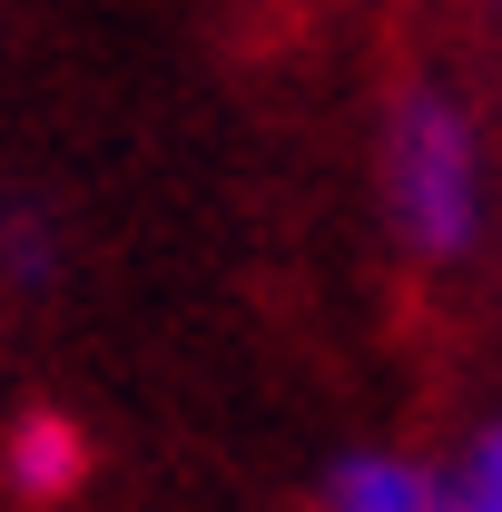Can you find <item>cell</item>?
<instances>
[{"label": "cell", "mask_w": 502, "mask_h": 512, "mask_svg": "<svg viewBox=\"0 0 502 512\" xmlns=\"http://www.w3.org/2000/svg\"><path fill=\"white\" fill-rule=\"evenodd\" d=\"M315 512H443V453L424 444H345L315 483Z\"/></svg>", "instance_id": "7a4b0ae2"}, {"label": "cell", "mask_w": 502, "mask_h": 512, "mask_svg": "<svg viewBox=\"0 0 502 512\" xmlns=\"http://www.w3.org/2000/svg\"><path fill=\"white\" fill-rule=\"evenodd\" d=\"M483 10H502V0H483Z\"/></svg>", "instance_id": "5b68a950"}, {"label": "cell", "mask_w": 502, "mask_h": 512, "mask_svg": "<svg viewBox=\"0 0 502 512\" xmlns=\"http://www.w3.org/2000/svg\"><path fill=\"white\" fill-rule=\"evenodd\" d=\"M79 473H89V434H79L69 414H20V424H10V444H0V483H10L20 503H69Z\"/></svg>", "instance_id": "3957f363"}, {"label": "cell", "mask_w": 502, "mask_h": 512, "mask_svg": "<svg viewBox=\"0 0 502 512\" xmlns=\"http://www.w3.org/2000/svg\"><path fill=\"white\" fill-rule=\"evenodd\" d=\"M443 512H502V414L443 453Z\"/></svg>", "instance_id": "277c9868"}, {"label": "cell", "mask_w": 502, "mask_h": 512, "mask_svg": "<svg viewBox=\"0 0 502 512\" xmlns=\"http://www.w3.org/2000/svg\"><path fill=\"white\" fill-rule=\"evenodd\" d=\"M375 207L414 266H473L502 227V158L483 109L453 79H404L375 119Z\"/></svg>", "instance_id": "6da1fadb"}]
</instances>
